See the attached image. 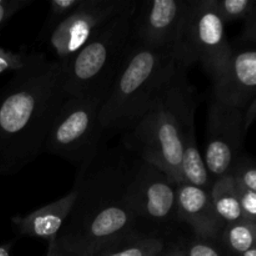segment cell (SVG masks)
Listing matches in <instances>:
<instances>
[{
	"mask_svg": "<svg viewBox=\"0 0 256 256\" xmlns=\"http://www.w3.org/2000/svg\"><path fill=\"white\" fill-rule=\"evenodd\" d=\"M244 110L212 99L208 118L204 162L212 182L232 172L239 160L244 132Z\"/></svg>",
	"mask_w": 256,
	"mask_h": 256,
	"instance_id": "cell-10",
	"label": "cell"
},
{
	"mask_svg": "<svg viewBox=\"0 0 256 256\" xmlns=\"http://www.w3.org/2000/svg\"><path fill=\"white\" fill-rule=\"evenodd\" d=\"M0 256H10L9 246H0Z\"/></svg>",
	"mask_w": 256,
	"mask_h": 256,
	"instance_id": "cell-30",
	"label": "cell"
},
{
	"mask_svg": "<svg viewBox=\"0 0 256 256\" xmlns=\"http://www.w3.org/2000/svg\"><path fill=\"white\" fill-rule=\"evenodd\" d=\"M138 4L110 20L66 62H60L68 98L108 94L134 38Z\"/></svg>",
	"mask_w": 256,
	"mask_h": 256,
	"instance_id": "cell-5",
	"label": "cell"
},
{
	"mask_svg": "<svg viewBox=\"0 0 256 256\" xmlns=\"http://www.w3.org/2000/svg\"><path fill=\"white\" fill-rule=\"evenodd\" d=\"M209 2L225 24L238 20L246 22L256 12L254 0H209Z\"/></svg>",
	"mask_w": 256,
	"mask_h": 256,
	"instance_id": "cell-19",
	"label": "cell"
},
{
	"mask_svg": "<svg viewBox=\"0 0 256 256\" xmlns=\"http://www.w3.org/2000/svg\"><path fill=\"white\" fill-rule=\"evenodd\" d=\"M135 4V0H84L49 36L56 60L66 62L74 56L95 32Z\"/></svg>",
	"mask_w": 256,
	"mask_h": 256,
	"instance_id": "cell-9",
	"label": "cell"
},
{
	"mask_svg": "<svg viewBox=\"0 0 256 256\" xmlns=\"http://www.w3.org/2000/svg\"><path fill=\"white\" fill-rule=\"evenodd\" d=\"M175 242L186 256H228L229 254L219 240L202 239L194 234L192 236L178 238Z\"/></svg>",
	"mask_w": 256,
	"mask_h": 256,
	"instance_id": "cell-20",
	"label": "cell"
},
{
	"mask_svg": "<svg viewBox=\"0 0 256 256\" xmlns=\"http://www.w3.org/2000/svg\"><path fill=\"white\" fill-rule=\"evenodd\" d=\"M106 94L66 98L48 136L45 152L82 166L102 149L100 112Z\"/></svg>",
	"mask_w": 256,
	"mask_h": 256,
	"instance_id": "cell-6",
	"label": "cell"
},
{
	"mask_svg": "<svg viewBox=\"0 0 256 256\" xmlns=\"http://www.w3.org/2000/svg\"><path fill=\"white\" fill-rule=\"evenodd\" d=\"M75 198L76 192L72 189L62 199L40 208L26 216L15 218L14 224L18 232L26 236L46 240L48 242L56 239L72 212Z\"/></svg>",
	"mask_w": 256,
	"mask_h": 256,
	"instance_id": "cell-14",
	"label": "cell"
},
{
	"mask_svg": "<svg viewBox=\"0 0 256 256\" xmlns=\"http://www.w3.org/2000/svg\"><path fill=\"white\" fill-rule=\"evenodd\" d=\"M59 60L32 52L0 92V174H14L45 152L48 136L66 99Z\"/></svg>",
	"mask_w": 256,
	"mask_h": 256,
	"instance_id": "cell-2",
	"label": "cell"
},
{
	"mask_svg": "<svg viewBox=\"0 0 256 256\" xmlns=\"http://www.w3.org/2000/svg\"><path fill=\"white\" fill-rule=\"evenodd\" d=\"M32 58V54H20V52H12L10 50L0 49V72H18L29 64Z\"/></svg>",
	"mask_w": 256,
	"mask_h": 256,
	"instance_id": "cell-22",
	"label": "cell"
},
{
	"mask_svg": "<svg viewBox=\"0 0 256 256\" xmlns=\"http://www.w3.org/2000/svg\"><path fill=\"white\" fill-rule=\"evenodd\" d=\"M84 0H52L50 2L49 14L42 29V38H48L55 29L72 15Z\"/></svg>",
	"mask_w": 256,
	"mask_h": 256,
	"instance_id": "cell-21",
	"label": "cell"
},
{
	"mask_svg": "<svg viewBox=\"0 0 256 256\" xmlns=\"http://www.w3.org/2000/svg\"><path fill=\"white\" fill-rule=\"evenodd\" d=\"M166 242L168 239L156 235H134L92 256H159Z\"/></svg>",
	"mask_w": 256,
	"mask_h": 256,
	"instance_id": "cell-17",
	"label": "cell"
},
{
	"mask_svg": "<svg viewBox=\"0 0 256 256\" xmlns=\"http://www.w3.org/2000/svg\"><path fill=\"white\" fill-rule=\"evenodd\" d=\"M46 256H72V255L69 254V252H64V250L58 245L56 239H54L52 240V242H48Z\"/></svg>",
	"mask_w": 256,
	"mask_h": 256,
	"instance_id": "cell-29",
	"label": "cell"
},
{
	"mask_svg": "<svg viewBox=\"0 0 256 256\" xmlns=\"http://www.w3.org/2000/svg\"><path fill=\"white\" fill-rule=\"evenodd\" d=\"M129 202L142 234L168 239L172 228L180 222L178 182L139 158L130 180Z\"/></svg>",
	"mask_w": 256,
	"mask_h": 256,
	"instance_id": "cell-8",
	"label": "cell"
},
{
	"mask_svg": "<svg viewBox=\"0 0 256 256\" xmlns=\"http://www.w3.org/2000/svg\"><path fill=\"white\" fill-rule=\"evenodd\" d=\"M255 119H256V99L249 105V108H248L244 112V132H248V129L252 126V124L255 122Z\"/></svg>",
	"mask_w": 256,
	"mask_h": 256,
	"instance_id": "cell-28",
	"label": "cell"
},
{
	"mask_svg": "<svg viewBox=\"0 0 256 256\" xmlns=\"http://www.w3.org/2000/svg\"><path fill=\"white\" fill-rule=\"evenodd\" d=\"M212 82V99L246 110L256 99V50H234L224 72Z\"/></svg>",
	"mask_w": 256,
	"mask_h": 256,
	"instance_id": "cell-12",
	"label": "cell"
},
{
	"mask_svg": "<svg viewBox=\"0 0 256 256\" xmlns=\"http://www.w3.org/2000/svg\"><path fill=\"white\" fill-rule=\"evenodd\" d=\"M240 256H256V248L255 249H252V250H249V252H244V254L240 255Z\"/></svg>",
	"mask_w": 256,
	"mask_h": 256,
	"instance_id": "cell-31",
	"label": "cell"
},
{
	"mask_svg": "<svg viewBox=\"0 0 256 256\" xmlns=\"http://www.w3.org/2000/svg\"><path fill=\"white\" fill-rule=\"evenodd\" d=\"M189 12V0H152L138 4L134 36L146 46L174 52Z\"/></svg>",
	"mask_w": 256,
	"mask_h": 256,
	"instance_id": "cell-11",
	"label": "cell"
},
{
	"mask_svg": "<svg viewBox=\"0 0 256 256\" xmlns=\"http://www.w3.org/2000/svg\"><path fill=\"white\" fill-rule=\"evenodd\" d=\"M232 52L224 20L209 0L190 2L186 25L174 50L178 69L186 72L190 66L200 64L214 82L224 72Z\"/></svg>",
	"mask_w": 256,
	"mask_h": 256,
	"instance_id": "cell-7",
	"label": "cell"
},
{
	"mask_svg": "<svg viewBox=\"0 0 256 256\" xmlns=\"http://www.w3.org/2000/svg\"><path fill=\"white\" fill-rule=\"evenodd\" d=\"M232 175L238 182L256 194V165L249 162L238 160Z\"/></svg>",
	"mask_w": 256,
	"mask_h": 256,
	"instance_id": "cell-23",
	"label": "cell"
},
{
	"mask_svg": "<svg viewBox=\"0 0 256 256\" xmlns=\"http://www.w3.org/2000/svg\"><path fill=\"white\" fill-rule=\"evenodd\" d=\"M210 196L215 212L224 225L248 222L240 205L236 182L232 174L225 175L212 182Z\"/></svg>",
	"mask_w": 256,
	"mask_h": 256,
	"instance_id": "cell-16",
	"label": "cell"
},
{
	"mask_svg": "<svg viewBox=\"0 0 256 256\" xmlns=\"http://www.w3.org/2000/svg\"><path fill=\"white\" fill-rule=\"evenodd\" d=\"M138 156L122 149H100L79 168L72 212L56 242L72 256H92L126 238L142 234L129 202Z\"/></svg>",
	"mask_w": 256,
	"mask_h": 256,
	"instance_id": "cell-1",
	"label": "cell"
},
{
	"mask_svg": "<svg viewBox=\"0 0 256 256\" xmlns=\"http://www.w3.org/2000/svg\"><path fill=\"white\" fill-rule=\"evenodd\" d=\"M175 70L172 50L154 49L132 38L102 102L100 124L104 134L125 132L132 128Z\"/></svg>",
	"mask_w": 256,
	"mask_h": 256,
	"instance_id": "cell-4",
	"label": "cell"
},
{
	"mask_svg": "<svg viewBox=\"0 0 256 256\" xmlns=\"http://www.w3.org/2000/svg\"><path fill=\"white\" fill-rule=\"evenodd\" d=\"M195 110L186 72L176 68L142 118L124 132L122 146L179 184L185 135Z\"/></svg>",
	"mask_w": 256,
	"mask_h": 256,
	"instance_id": "cell-3",
	"label": "cell"
},
{
	"mask_svg": "<svg viewBox=\"0 0 256 256\" xmlns=\"http://www.w3.org/2000/svg\"><path fill=\"white\" fill-rule=\"evenodd\" d=\"M182 182L202 188L208 192H210L212 186V180L198 145L195 118L190 120L185 135L182 160Z\"/></svg>",
	"mask_w": 256,
	"mask_h": 256,
	"instance_id": "cell-15",
	"label": "cell"
},
{
	"mask_svg": "<svg viewBox=\"0 0 256 256\" xmlns=\"http://www.w3.org/2000/svg\"><path fill=\"white\" fill-rule=\"evenodd\" d=\"M178 216L202 239L219 240L225 226L215 212L210 192L186 182L178 184Z\"/></svg>",
	"mask_w": 256,
	"mask_h": 256,
	"instance_id": "cell-13",
	"label": "cell"
},
{
	"mask_svg": "<svg viewBox=\"0 0 256 256\" xmlns=\"http://www.w3.org/2000/svg\"><path fill=\"white\" fill-rule=\"evenodd\" d=\"M159 256H186V255H185V252H182V248L179 246V244H178L175 240H172V242L168 240L164 250H162V252Z\"/></svg>",
	"mask_w": 256,
	"mask_h": 256,
	"instance_id": "cell-27",
	"label": "cell"
},
{
	"mask_svg": "<svg viewBox=\"0 0 256 256\" xmlns=\"http://www.w3.org/2000/svg\"><path fill=\"white\" fill-rule=\"evenodd\" d=\"M235 179V178H234ZM236 182V180H235ZM238 194H239L240 205L244 212V216L248 222L256 224V194L252 190L246 189L244 185L236 182Z\"/></svg>",
	"mask_w": 256,
	"mask_h": 256,
	"instance_id": "cell-24",
	"label": "cell"
},
{
	"mask_svg": "<svg viewBox=\"0 0 256 256\" xmlns=\"http://www.w3.org/2000/svg\"><path fill=\"white\" fill-rule=\"evenodd\" d=\"M30 2L32 0H0V28Z\"/></svg>",
	"mask_w": 256,
	"mask_h": 256,
	"instance_id": "cell-25",
	"label": "cell"
},
{
	"mask_svg": "<svg viewBox=\"0 0 256 256\" xmlns=\"http://www.w3.org/2000/svg\"><path fill=\"white\" fill-rule=\"evenodd\" d=\"M219 242L230 254L242 255L256 248V224L242 222L225 225Z\"/></svg>",
	"mask_w": 256,
	"mask_h": 256,
	"instance_id": "cell-18",
	"label": "cell"
},
{
	"mask_svg": "<svg viewBox=\"0 0 256 256\" xmlns=\"http://www.w3.org/2000/svg\"><path fill=\"white\" fill-rule=\"evenodd\" d=\"M242 39L256 42V12L245 22Z\"/></svg>",
	"mask_w": 256,
	"mask_h": 256,
	"instance_id": "cell-26",
	"label": "cell"
}]
</instances>
